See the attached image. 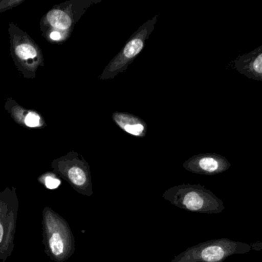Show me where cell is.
Instances as JSON below:
<instances>
[{
  "label": "cell",
  "mask_w": 262,
  "mask_h": 262,
  "mask_svg": "<svg viewBox=\"0 0 262 262\" xmlns=\"http://www.w3.org/2000/svg\"><path fill=\"white\" fill-rule=\"evenodd\" d=\"M5 109L10 114L12 119L23 127L41 129L46 126L45 118L41 114L37 111L26 109L12 98H6Z\"/></svg>",
  "instance_id": "9c48e42d"
},
{
  "label": "cell",
  "mask_w": 262,
  "mask_h": 262,
  "mask_svg": "<svg viewBox=\"0 0 262 262\" xmlns=\"http://www.w3.org/2000/svg\"><path fill=\"white\" fill-rule=\"evenodd\" d=\"M3 226H2V225L0 224V243H1L2 239H3Z\"/></svg>",
  "instance_id": "9a60e30c"
},
{
  "label": "cell",
  "mask_w": 262,
  "mask_h": 262,
  "mask_svg": "<svg viewBox=\"0 0 262 262\" xmlns=\"http://www.w3.org/2000/svg\"><path fill=\"white\" fill-rule=\"evenodd\" d=\"M233 69L251 79L262 82V46L235 58Z\"/></svg>",
  "instance_id": "30bf717a"
},
{
  "label": "cell",
  "mask_w": 262,
  "mask_h": 262,
  "mask_svg": "<svg viewBox=\"0 0 262 262\" xmlns=\"http://www.w3.org/2000/svg\"><path fill=\"white\" fill-rule=\"evenodd\" d=\"M158 15L143 23L130 37L124 47L112 58L100 75L101 80L115 78L128 68L131 63L144 49L146 41L155 29Z\"/></svg>",
  "instance_id": "5b68a950"
},
{
  "label": "cell",
  "mask_w": 262,
  "mask_h": 262,
  "mask_svg": "<svg viewBox=\"0 0 262 262\" xmlns=\"http://www.w3.org/2000/svg\"><path fill=\"white\" fill-rule=\"evenodd\" d=\"M252 251L251 244L222 238L188 248L170 262H224L232 255H245Z\"/></svg>",
  "instance_id": "277c9868"
},
{
  "label": "cell",
  "mask_w": 262,
  "mask_h": 262,
  "mask_svg": "<svg viewBox=\"0 0 262 262\" xmlns=\"http://www.w3.org/2000/svg\"><path fill=\"white\" fill-rule=\"evenodd\" d=\"M112 119L118 127L133 136L138 138L146 136L147 126L146 123L138 116L127 112H115L112 115Z\"/></svg>",
  "instance_id": "8fae6325"
},
{
  "label": "cell",
  "mask_w": 262,
  "mask_h": 262,
  "mask_svg": "<svg viewBox=\"0 0 262 262\" xmlns=\"http://www.w3.org/2000/svg\"><path fill=\"white\" fill-rule=\"evenodd\" d=\"M11 56L20 75L34 79L39 68L44 66L42 51L33 38L15 23L9 24Z\"/></svg>",
  "instance_id": "3957f363"
},
{
  "label": "cell",
  "mask_w": 262,
  "mask_h": 262,
  "mask_svg": "<svg viewBox=\"0 0 262 262\" xmlns=\"http://www.w3.org/2000/svg\"><path fill=\"white\" fill-rule=\"evenodd\" d=\"M25 0H0V13L17 7Z\"/></svg>",
  "instance_id": "4fadbf2b"
},
{
  "label": "cell",
  "mask_w": 262,
  "mask_h": 262,
  "mask_svg": "<svg viewBox=\"0 0 262 262\" xmlns=\"http://www.w3.org/2000/svg\"><path fill=\"white\" fill-rule=\"evenodd\" d=\"M45 186L49 189H56L61 186V182L55 174L48 173L43 176Z\"/></svg>",
  "instance_id": "7c38bea8"
},
{
  "label": "cell",
  "mask_w": 262,
  "mask_h": 262,
  "mask_svg": "<svg viewBox=\"0 0 262 262\" xmlns=\"http://www.w3.org/2000/svg\"><path fill=\"white\" fill-rule=\"evenodd\" d=\"M230 167L229 160L216 153L199 154L183 163V168L188 172L203 175H219Z\"/></svg>",
  "instance_id": "ba28073f"
},
{
  "label": "cell",
  "mask_w": 262,
  "mask_h": 262,
  "mask_svg": "<svg viewBox=\"0 0 262 262\" xmlns=\"http://www.w3.org/2000/svg\"><path fill=\"white\" fill-rule=\"evenodd\" d=\"M261 179H262V174H261Z\"/></svg>",
  "instance_id": "2e32d148"
},
{
  "label": "cell",
  "mask_w": 262,
  "mask_h": 262,
  "mask_svg": "<svg viewBox=\"0 0 262 262\" xmlns=\"http://www.w3.org/2000/svg\"><path fill=\"white\" fill-rule=\"evenodd\" d=\"M46 225L48 246L51 255L56 261H66L75 250V238L69 224L59 215L49 212Z\"/></svg>",
  "instance_id": "52a82bcc"
},
{
  "label": "cell",
  "mask_w": 262,
  "mask_h": 262,
  "mask_svg": "<svg viewBox=\"0 0 262 262\" xmlns=\"http://www.w3.org/2000/svg\"><path fill=\"white\" fill-rule=\"evenodd\" d=\"M162 197L172 206L189 212L220 214L225 209L223 200L201 185L173 186L165 191Z\"/></svg>",
  "instance_id": "6da1fadb"
},
{
  "label": "cell",
  "mask_w": 262,
  "mask_h": 262,
  "mask_svg": "<svg viewBox=\"0 0 262 262\" xmlns=\"http://www.w3.org/2000/svg\"><path fill=\"white\" fill-rule=\"evenodd\" d=\"M251 246H252V250L253 251L262 250V243H259V241H258V243H252V244H251Z\"/></svg>",
  "instance_id": "5bb4252c"
},
{
  "label": "cell",
  "mask_w": 262,
  "mask_h": 262,
  "mask_svg": "<svg viewBox=\"0 0 262 262\" xmlns=\"http://www.w3.org/2000/svg\"><path fill=\"white\" fill-rule=\"evenodd\" d=\"M101 0H69L55 5L43 15L40 29L46 38L52 32L59 34L62 43L69 39L74 28L86 11Z\"/></svg>",
  "instance_id": "7a4b0ae2"
},
{
  "label": "cell",
  "mask_w": 262,
  "mask_h": 262,
  "mask_svg": "<svg viewBox=\"0 0 262 262\" xmlns=\"http://www.w3.org/2000/svg\"><path fill=\"white\" fill-rule=\"evenodd\" d=\"M52 169L78 193L85 196L94 194L90 166L81 155L72 151L54 160Z\"/></svg>",
  "instance_id": "8992f818"
}]
</instances>
